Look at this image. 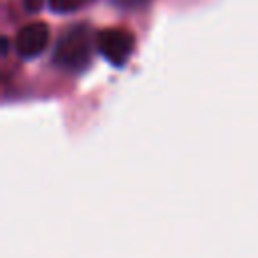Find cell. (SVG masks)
Segmentation results:
<instances>
[{
  "label": "cell",
  "instance_id": "1",
  "mask_svg": "<svg viewBox=\"0 0 258 258\" xmlns=\"http://www.w3.org/2000/svg\"><path fill=\"white\" fill-rule=\"evenodd\" d=\"M97 46V34L85 24L71 26L56 42L52 60L56 67L71 71V73H81L89 67L93 58V48Z\"/></svg>",
  "mask_w": 258,
  "mask_h": 258
},
{
  "label": "cell",
  "instance_id": "2",
  "mask_svg": "<svg viewBox=\"0 0 258 258\" xmlns=\"http://www.w3.org/2000/svg\"><path fill=\"white\" fill-rule=\"evenodd\" d=\"M135 48V38L125 28H103L97 32V50L113 67H123Z\"/></svg>",
  "mask_w": 258,
  "mask_h": 258
},
{
  "label": "cell",
  "instance_id": "3",
  "mask_svg": "<svg viewBox=\"0 0 258 258\" xmlns=\"http://www.w3.org/2000/svg\"><path fill=\"white\" fill-rule=\"evenodd\" d=\"M48 38H50V30L44 22H30L18 30L14 46L22 58H34L46 48Z\"/></svg>",
  "mask_w": 258,
  "mask_h": 258
},
{
  "label": "cell",
  "instance_id": "4",
  "mask_svg": "<svg viewBox=\"0 0 258 258\" xmlns=\"http://www.w3.org/2000/svg\"><path fill=\"white\" fill-rule=\"evenodd\" d=\"M91 2L93 0H48V6L56 14H69V12H77L79 8H83Z\"/></svg>",
  "mask_w": 258,
  "mask_h": 258
},
{
  "label": "cell",
  "instance_id": "5",
  "mask_svg": "<svg viewBox=\"0 0 258 258\" xmlns=\"http://www.w3.org/2000/svg\"><path fill=\"white\" fill-rule=\"evenodd\" d=\"M42 2H44V0H22L26 12H38V10L42 8Z\"/></svg>",
  "mask_w": 258,
  "mask_h": 258
}]
</instances>
